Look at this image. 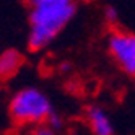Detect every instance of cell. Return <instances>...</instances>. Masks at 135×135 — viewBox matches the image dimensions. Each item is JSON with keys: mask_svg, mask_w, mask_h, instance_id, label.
Masks as SVG:
<instances>
[{"mask_svg": "<svg viewBox=\"0 0 135 135\" xmlns=\"http://www.w3.org/2000/svg\"><path fill=\"white\" fill-rule=\"evenodd\" d=\"M108 51L124 73L135 76V33L114 28L108 37Z\"/></svg>", "mask_w": 135, "mask_h": 135, "instance_id": "cell-3", "label": "cell"}, {"mask_svg": "<svg viewBox=\"0 0 135 135\" xmlns=\"http://www.w3.org/2000/svg\"><path fill=\"white\" fill-rule=\"evenodd\" d=\"M60 67H62V69H60L62 72H69L70 70V64H62Z\"/></svg>", "mask_w": 135, "mask_h": 135, "instance_id": "cell-10", "label": "cell"}, {"mask_svg": "<svg viewBox=\"0 0 135 135\" xmlns=\"http://www.w3.org/2000/svg\"><path fill=\"white\" fill-rule=\"evenodd\" d=\"M31 135H59L54 129H51L47 124H39V125H34Z\"/></svg>", "mask_w": 135, "mask_h": 135, "instance_id": "cell-9", "label": "cell"}, {"mask_svg": "<svg viewBox=\"0 0 135 135\" xmlns=\"http://www.w3.org/2000/svg\"><path fill=\"white\" fill-rule=\"evenodd\" d=\"M85 120L93 135H114V124L109 114L98 104L85 108Z\"/></svg>", "mask_w": 135, "mask_h": 135, "instance_id": "cell-4", "label": "cell"}, {"mask_svg": "<svg viewBox=\"0 0 135 135\" xmlns=\"http://www.w3.org/2000/svg\"><path fill=\"white\" fill-rule=\"evenodd\" d=\"M54 104L42 90L25 86L18 90L8 101V114L18 125H39L54 112Z\"/></svg>", "mask_w": 135, "mask_h": 135, "instance_id": "cell-2", "label": "cell"}, {"mask_svg": "<svg viewBox=\"0 0 135 135\" xmlns=\"http://www.w3.org/2000/svg\"><path fill=\"white\" fill-rule=\"evenodd\" d=\"M25 64V57L18 49H5L0 54V80L7 81L20 72Z\"/></svg>", "mask_w": 135, "mask_h": 135, "instance_id": "cell-5", "label": "cell"}, {"mask_svg": "<svg viewBox=\"0 0 135 135\" xmlns=\"http://www.w3.org/2000/svg\"><path fill=\"white\" fill-rule=\"evenodd\" d=\"M76 15V2L49 3L30 8V33L28 47L31 51H42L49 46L62 30Z\"/></svg>", "mask_w": 135, "mask_h": 135, "instance_id": "cell-1", "label": "cell"}, {"mask_svg": "<svg viewBox=\"0 0 135 135\" xmlns=\"http://www.w3.org/2000/svg\"><path fill=\"white\" fill-rule=\"evenodd\" d=\"M44 124H47V125H49L51 129H54L57 133H59V132L64 129V125H65V120H64V117H62V115H60L59 112H57V111H54V112L49 115V117H47V120H46Z\"/></svg>", "mask_w": 135, "mask_h": 135, "instance_id": "cell-7", "label": "cell"}, {"mask_svg": "<svg viewBox=\"0 0 135 135\" xmlns=\"http://www.w3.org/2000/svg\"><path fill=\"white\" fill-rule=\"evenodd\" d=\"M23 2L30 8H34V7L49 5V3H73L75 0H23Z\"/></svg>", "mask_w": 135, "mask_h": 135, "instance_id": "cell-8", "label": "cell"}, {"mask_svg": "<svg viewBox=\"0 0 135 135\" xmlns=\"http://www.w3.org/2000/svg\"><path fill=\"white\" fill-rule=\"evenodd\" d=\"M103 18H104V23L114 30L119 25V10L114 5H106L103 10Z\"/></svg>", "mask_w": 135, "mask_h": 135, "instance_id": "cell-6", "label": "cell"}]
</instances>
